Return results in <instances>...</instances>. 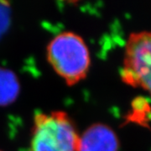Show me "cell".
<instances>
[{"instance_id": "5", "label": "cell", "mask_w": 151, "mask_h": 151, "mask_svg": "<svg viewBox=\"0 0 151 151\" xmlns=\"http://www.w3.org/2000/svg\"><path fill=\"white\" fill-rule=\"evenodd\" d=\"M19 92L20 84L16 74L0 66V107L12 104L19 97Z\"/></svg>"}, {"instance_id": "2", "label": "cell", "mask_w": 151, "mask_h": 151, "mask_svg": "<svg viewBox=\"0 0 151 151\" xmlns=\"http://www.w3.org/2000/svg\"><path fill=\"white\" fill-rule=\"evenodd\" d=\"M79 137L65 112L39 113L34 118L30 151H77Z\"/></svg>"}, {"instance_id": "6", "label": "cell", "mask_w": 151, "mask_h": 151, "mask_svg": "<svg viewBox=\"0 0 151 151\" xmlns=\"http://www.w3.org/2000/svg\"><path fill=\"white\" fill-rule=\"evenodd\" d=\"M0 151H1V150H0Z\"/></svg>"}, {"instance_id": "4", "label": "cell", "mask_w": 151, "mask_h": 151, "mask_svg": "<svg viewBox=\"0 0 151 151\" xmlns=\"http://www.w3.org/2000/svg\"><path fill=\"white\" fill-rule=\"evenodd\" d=\"M119 140L109 126L94 124L79 137L77 151H119Z\"/></svg>"}, {"instance_id": "3", "label": "cell", "mask_w": 151, "mask_h": 151, "mask_svg": "<svg viewBox=\"0 0 151 151\" xmlns=\"http://www.w3.org/2000/svg\"><path fill=\"white\" fill-rule=\"evenodd\" d=\"M121 78L129 86L145 89L151 96V30L129 35L125 46Z\"/></svg>"}, {"instance_id": "1", "label": "cell", "mask_w": 151, "mask_h": 151, "mask_svg": "<svg viewBox=\"0 0 151 151\" xmlns=\"http://www.w3.org/2000/svg\"><path fill=\"white\" fill-rule=\"evenodd\" d=\"M47 60L55 73L68 86H74L86 78L91 59L84 40L73 32L55 36L46 49Z\"/></svg>"}]
</instances>
